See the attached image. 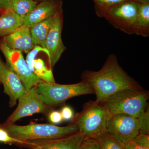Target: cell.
Returning <instances> with one entry per match:
<instances>
[{"label":"cell","mask_w":149,"mask_h":149,"mask_svg":"<svg viewBox=\"0 0 149 149\" xmlns=\"http://www.w3.org/2000/svg\"><path fill=\"white\" fill-rule=\"evenodd\" d=\"M37 89L42 101L51 108L60 105L73 97L94 94L91 85L83 80L70 85L43 82L37 85Z\"/></svg>","instance_id":"obj_5"},{"label":"cell","mask_w":149,"mask_h":149,"mask_svg":"<svg viewBox=\"0 0 149 149\" xmlns=\"http://www.w3.org/2000/svg\"><path fill=\"white\" fill-rule=\"evenodd\" d=\"M23 18L15 13L11 8L0 14V37L13 32L22 25Z\"/></svg>","instance_id":"obj_16"},{"label":"cell","mask_w":149,"mask_h":149,"mask_svg":"<svg viewBox=\"0 0 149 149\" xmlns=\"http://www.w3.org/2000/svg\"><path fill=\"white\" fill-rule=\"evenodd\" d=\"M79 149H102L97 140L93 139H84Z\"/></svg>","instance_id":"obj_23"},{"label":"cell","mask_w":149,"mask_h":149,"mask_svg":"<svg viewBox=\"0 0 149 149\" xmlns=\"http://www.w3.org/2000/svg\"><path fill=\"white\" fill-rule=\"evenodd\" d=\"M0 127L12 137L22 141L58 139L79 132L77 124L71 121L63 127L48 124L18 125L3 123Z\"/></svg>","instance_id":"obj_2"},{"label":"cell","mask_w":149,"mask_h":149,"mask_svg":"<svg viewBox=\"0 0 149 149\" xmlns=\"http://www.w3.org/2000/svg\"><path fill=\"white\" fill-rule=\"evenodd\" d=\"M62 6V0L40 2L23 18L22 25L30 28L35 24L53 16L63 9Z\"/></svg>","instance_id":"obj_14"},{"label":"cell","mask_w":149,"mask_h":149,"mask_svg":"<svg viewBox=\"0 0 149 149\" xmlns=\"http://www.w3.org/2000/svg\"><path fill=\"white\" fill-rule=\"evenodd\" d=\"M96 14L101 11L126 0H93Z\"/></svg>","instance_id":"obj_22"},{"label":"cell","mask_w":149,"mask_h":149,"mask_svg":"<svg viewBox=\"0 0 149 149\" xmlns=\"http://www.w3.org/2000/svg\"><path fill=\"white\" fill-rule=\"evenodd\" d=\"M148 91L143 88L127 89L118 91L104 102L108 116L125 113L138 118L148 105Z\"/></svg>","instance_id":"obj_4"},{"label":"cell","mask_w":149,"mask_h":149,"mask_svg":"<svg viewBox=\"0 0 149 149\" xmlns=\"http://www.w3.org/2000/svg\"><path fill=\"white\" fill-rule=\"evenodd\" d=\"M0 82L3 86L4 93L9 97L10 107L16 105L19 97L26 89L17 75L3 61L1 54Z\"/></svg>","instance_id":"obj_12"},{"label":"cell","mask_w":149,"mask_h":149,"mask_svg":"<svg viewBox=\"0 0 149 149\" xmlns=\"http://www.w3.org/2000/svg\"><path fill=\"white\" fill-rule=\"evenodd\" d=\"M0 142L7 143H16L22 145H24L26 143L24 141H20L12 137L6 131L1 128H0Z\"/></svg>","instance_id":"obj_24"},{"label":"cell","mask_w":149,"mask_h":149,"mask_svg":"<svg viewBox=\"0 0 149 149\" xmlns=\"http://www.w3.org/2000/svg\"><path fill=\"white\" fill-rule=\"evenodd\" d=\"M139 120L140 133L149 134V105L140 113L138 117Z\"/></svg>","instance_id":"obj_21"},{"label":"cell","mask_w":149,"mask_h":149,"mask_svg":"<svg viewBox=\"0 0 149 149\" xmlns=\"http://www.w3.org/2000/svg\"><path fill=\"white\" fill-rule=\"evenodd\" d=\"M107 133L123 144L133 141L140 133L138 118L125 113L109 116Z\"/></svg>","instance_id":"obj_7"},{"label":"cell","mask_w":149,"mask_h":149,"mask_svg":"<svg viewBox=\"0 0 149 149\" xmlns=\"http://www.w3.org/2000/svg\"><path fill=\"white\" fill-rule=\"evenodd\" d=\"M0 51L5 57L6 63L17 75L26 90L43 82L29 69L22 52L12 49L1 40Z\"/></svg>","instance_id":"obj_8"},{"label":"cell","mask_w":149,"mask_h":149,"mask_svg":"<svg viewBox=\"0 0 149 149\" xmlns=\"http://www.w3.org/2000/svg\"><path fill=\"white\" fill-rule=\"evenodd\" d=\"M33 149H40L39 148H34Z\"/></svg>","instance_id":"obj_32"},{"label":"cell","mask_w":149,"mask_h":149,"mask_svg":"<svg viewBox=\"0 0 149 149\" xmlns=\"http://www.w3.org/2000/svg\"><path fill=\"white\" fill-rule=\"evenodd\" d=\"M1 82H0V85H1Z\"/></svg>","instance_id":"obj_33"},{"label":"cell","mask_w":149,"mask_h":149,"mask_svg":"<svg viewBox=\"0 0 149 149\" xmlns=\"http://www.w3.org/2000/svg\"><path fill=\"white\" fill-rule=\"evenodd\" d=\"M139 3H149V0H131Z\"/></svg>","instance_id":"obj_30"},{"label":"cell","mask_w":149,"mask_h":149,"mask_svg":"<svg viewBox=\"0 0 149 149\" xmlns=\"http://www.w3.org/2000/svg\"><path fill=\"white\" fill-rule=\"evenodd\" d=\"M139 3L126 0L103 10L97 16L104 18L113 27L125 34H134Z\"/></svg>","instance_id":"obj_6"},{"label":"cell","mask_w":149,"mask_h":149,"mask_svg":"<svg viewBox=\"0 0 149 149\" xmlns=\"http://www.w3.org/2000/svg\"><path fill=\"white\" fill-rule=\"evenodd\" d=\"M11 8L10 0H0V14Z\"/></svg>","instance_id":"obj_29"},{"label":"cell","mask_w":149,"mask_h":149,"mask_svg":"<svg viewBox=\"0 0 149 149\" xmlns=\"http://www.w3.org/2000/svg\"><path fill=\"white\" fill-rule=\"evenodd\" d=\"M134 34L144 37H149V3H139Z\"/></svg>","instance_id":"obj_18"},{"label":"cell","mask_w":149,"mask_h":149,"mask_svg":"<svg viewBox=\"0 0 149 149\" xmlns=\"http://www.w3.org/2000/svg\"><path fill=\"white\" fill-rule=\"evenodd\" d=\"M49 118L50 122L54 124L60 123L63 120L61 112L56 111L51 112L49 114Z\"/></svg>","instance_id":"obj_27"},{"label":"cell","mask_w":149,"mask_h":149,"mask_svg":"<svg viewBox=\"0 0 149 149\" xmlns=\"http://www.w3.org/2000/svg\"><path fill=\"white\" fill-rule=\"evenodd\" d=\"M32 1L37 2H42L49 1H57V0H32Z\"/></svg>","instance_id":"obj_31"},{"label":"cell","mask_w":149,"mask_h":149,"mask_svg":"<svg viewBox=\"0 0 149 149\" xmlns=\"http://www.w3.org/2000/svg\"><path fill=\"white\" fill-rule=\"evenodd\" d=\"M25 60L29 69L43 82L55 83L49 54L45 48L35 45Z\"/></svg>","instance_id":"obj_10"},{"label":"cell","mask_w":149,"mask_h":149,"mask_svg":"<svg viewBox=\"0 0 149 149\" xmlns=\"http://www.w3.org/2000/svg\"><path fill=\"white\" fill-rule=\"evenodd\" d=\"M63 24V14L62 9L56 13L53 23L45 41V48L49 54L52 68L66 49L62 39Z\"/></svg>","instance_id":"obj_11"},{"label":"cell","mask_w":149,"mask_h":149,"mask_svg":"<svg viewBox=\"0 0 149 149\" xmlns=\"http://www.w3.org/2000/svg\"><path fill=\"white\" fill-rule=\"evenodd\" d=\"M37 86L26 90L19 97L17 107L4 123L14 124L22 118L36 113H47L50 110L51 108L46 105L40 99Z\"/></svg>","instance_id":"obj_9"},{"label":"cell","mask_w":149,"mask_h":149,"mask_svg":"<svg viewBox=\"0 0 149 149\" xmlns=\"http://www.w3.org/2000/svg\"><path fill=\"white\" fill-rule=\"evenodd\" d=\"M133 141L143 146L149 148V136L140 133Z\"/></svg>","instance_id":"obj_25"},{"label":"cell","mask_w":149,"mask_h":149,"mask_svg":"<svg viewBox=\"0 0 149 149\" xmlns=\"http://www.w3.org/2000/svg\"><path fill=\"white\" fill-rule=\"evenodd\" d=\"M82 80L91 85L96 96V100L104 102L118 91L127 89L142 88L140 84L130 76L119 64L117 56H108L98 71L85 70Z\"/></svg>","instance_id":"obj_1"},{"label":"cell","mask_w":149,"mask_h":149,"mask_svg":"<svg viewBox=\"0 0 149 149\" xmlns=\"http://www.w3.org/2000/svg\"><path fill=\"white\" fill-rule=\"evenodd\" d=\"M102 149H123V145L107 133L97 139Z\"/></svg>","instance_id":"obj_20"},{"label":"cell","mask_w":149,"mask_h":149,"mask_svg":"<svg viewBox=\"0 0 149 149\" xmlns=\"http://www.w3.org/2000/svg\"><path fill=\"white\" fill-rule=\"evenodd\" d=\"M55 15L29 28L32 41L35 45L45 48L46 38L53 23Z\"/></svg>","instance_id":"obj_17"},{"label":"cell","mask_w":149,"mask_h":149,"mask_svg":"<svg viewBox=\"0 0 149 149\" xmlns=\"http://www.w3.org/2000/svg\"><path fill=\"white\" fill-rule=\"evenodd\" d=\"M0 40L12 49L21 51L26 54L29 53L35 46L32 41L30 28L24 25Z\"/></svg>","instance_id":"obj_15"},{"label":"cell","mask_w":149,"mask_h":149,"mask_svg":"<svg viewBox=\"0 0 149 149\" xmlns=\"http://www.w3.org/2000/svg\"><path fill=\"white\" fill-rule=\"evenodd\" d=\"M123 149H149V148L143 146L132 141L123 144Z\"/></svg>","instance_id":"obj_28"},{"label":"cell","mask_w":149,"mask_h":149,"mask_svg":"<svg viewBox=\"0 0 149 149\" xmlns=\"http://www.w3.org/2000/svg\"><path fill=\"white\" fill-rule=\"evenodd\" d=\"M61 113L63 119L64 120H72L74 118L73 110L69 106H65L62 108Z\"/></svg>","instance_id":"obj_26"},{"label":"cell","mask_w":149,"mask_h":149,"mask_svg":"<svg viewBox=\"0 0 149 149\" xmlns=\"http://www.w3.org/2000/svg\"><path fill=\"white\" fill-rule=\"evenodd\" d=\"M108 115L104 102L92 101L84 104L82 111L72 121L77 124L84 139L97 140L107 133Z\"/></svg>","instance_id":"obj_3"},{"label":"cell","mask_w":149,"mask_h":149,"mask_svg":"<svg viewBox=\"0 0 149 149\" xmlns=\"http://www.w3.org/2000/svg\"><path fill=\"white\" fill-rule=\"evenodd\" d=\"M84 139L78 132L58 139L25 141L24 145L33 149H79Z\"/></svg>","instance_id":"obj_13"},{"label":"cell","mask_w":149,"mask_h":149,"mask_svg":"<svg viewBox=\"0 0 149 149\" xmlns=\"http://www.w3.org/2000/svg\"><path fill=\"white\" fill-rule=\"evenodd\" d=\"M10 2L12 10L23 18L29 14L38 3L32 0H10Z\"/></svg>","instance_id":"obj_19"}]
</instances>
